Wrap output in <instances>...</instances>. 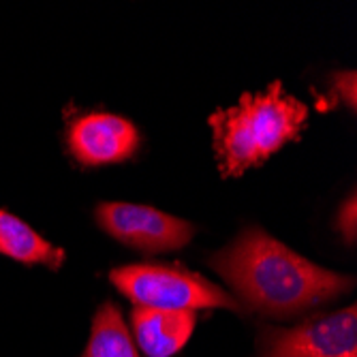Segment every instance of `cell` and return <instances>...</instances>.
<instances>
[{
    "label": "cell",
    "mask_w": 357,
    "mask_h": 357,
    "mask_svg": "<svg viewBox=\"0 0 357 357\" xmlns=\"http://www.w3.org/2000/svg\"><path fill=\"white\" fill-rule=\"evenodd\" d=\"M210 266L248 308L274 319H291L334 302L355 284L353 276L319 268L257 227L214 252Z\"/></svg>",
    "instance_id": "cell-1"
},
{
    "label": "cell",
    "mask_w": 357,
    "mask_h": 357,
    "mask_svg": "<svg viewBox=\"0 0 357 357\" xmlns=\"http://www.w3.org/2000/svg\"><path fill=\"white\" fill-rule=\"evenodd\" d=\"M308 120V107L280 82L257 94H242L238 105L214 112L208 122L214 135L218 167L225 178L242 176L264 163L287 142L296 139Z\"/></svg>",
    "instance_id": "cell-2"
},
{
    "label": "cell",
    "mask_w": 357,
    "mask_h": 357,
    "mask_svg": "<svg viewBox=\"0 0 357 357\" xmlns=\"http://www.w3.org/2000/svg\"><path fill=\"white\" fill-rule=\"evenodd\" d=\"M109 280L135 306L192 312L199 308H240L238 300L225 289L182 266L135 264L114 268Z\"/></svg>",
    "instance_id": "cell-3"
},
{
    "label": "cell",
    "mask_w": 357,
    "mask_h": 357,
    "mask_svg": "<svg viewBox=\"0 0 357 357\" xmlns=\"http://www.w3.org/2000/svg\"><path fill=\"white\" fill-rule=\"evenodd\" d=\"M355 306L317 314L289 330L266 328L259 336V357H357Z\"/></svg>",
    "instance_id": "cell-4"
},
{
    "label": "cell",
    "mask_w": 357,
    "mask_h": 357,
    "mask_svg": "<svg viewBox=\"0 0 357 357\" xmlns=\"http://www.w3.org/2000/svg\"><path fill=\"white\" fill-rule=\"evenodd\" d=\"M96 220L109 236L144 252L178 250L195 236V227L190 222L135 204H99Z\"/></svg>",
    "instance_id": "cell-5"
},
{
    "label": "cell",
    "mask_w": 357,
    "mask_h": 357,
    "mask_svg": "<svg viewBox=\"0 0 357 357\" xmlns=\"http://www.w3.org/2000/svg\"><path fill=\"white\" fill-rule=\"evenodd\" d=\"M67 146L82 165H109L131 158L137 152L139 133L135 124L126 118L90 112L69 124Z\"/></svg>",
    "instance_id": "cell-6"
},
{
    "label": "cell",
    "mask_w": 357,
    "mask_h": 357,
    "mask_svg": "<svg viewBox=\"0 0 357 357\" xmlns=\"http://www.w3.org/2000/svg\"><path fill=\"white\" fill-rule=\"evenodd\" d=\"M133 332L148 357H172L190 338L197 314L192 310H158L135 306Z\"/></svg>",
    "instance_id": "cell-7"
},
{
    "label": "cell",
    "mask_w": 357,
    "mask_h": 357,
    "mask_svg": "<svg viewBox=\"0 0 357 357\" xmlns=\"http://www.w3.org/2000/svg\"><path fill=\"white\" fill-rule=\"evenodd\" d=\"M0 255L24 266H47L58 270L64 261V250L39 236L28 222L9 210L0 208Z\"/></svg>",
    "instance_id": "cell-8"
},
{
    "label": "cell",
    "mask_w": 357,
    "mask_h": 357,
    "mask_svg": "<svg viewBox=\"0 0 357 357\" xmlns=\"http://www.w3.org/2000/svg\"><path fill=\"white\" fill-rule=\"evenodd\" d=\"M82 357H139L122 312L114 302H105L96 310Z\"/></svg>",
    "instance_id": "cell-9"
},
{
    "label": "cell",
    "mask_w": 357,
    "mask_h": 357,
    "mask_svg": "<svg viewBox=\"0 0 357 357\" xmlns=\"http://www.w3.org/2000/svg\"><path fill=\"white\" fill-rule=\"evenodd\" d=\"M338 229L349 244H355V234H357V199H355V195H349V199L342 204V208L338 212Z\"/></svg>",
    "instance_id": "cell-10"
},
{
    "label": "cell",
    "mask_w": 357,
    "mask_h": 357,
    "mask_svg": "<svg viewBox=\"0 0 357 357\" xmlns=\"http://www.w3.org/2000/svg\"><path fill=\"white\" fill-rule=\"evenodd\" d=\"M334 92L340 96V99H342L351 109H355V103H357V94H355V73H353V71L336 73Z\"/></svg>",
    "instance_id": "cell-11"
}]
</instances>
